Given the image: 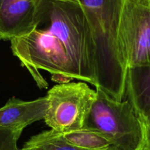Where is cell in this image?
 Wrapping results in <instances>:
<instances>
[{
	"label": "cell",
	"mask_w": 150,
	"mask_h": 150,
	"mask_svg": "<svg viewBox=\"0 0 150 150\" xmlns=\"http://www.w3.org/2000/svg\"><path fill=\"white\" fill-rule=\"evenodd\" d=\"M10 43L40 89L48 83L40 70L58 81L78 79L98 87L95 43L78 0H39L34 29Z\"/></svg>",
	"instance_id": "cell-1"
},
{
	"label": "cell",
	"mask_w": 150,
	"mask_h": 150,
	"mask_svg": "<svg viewBox=\"0 0 150 150\" xmlns=\"http://www.w3.org/2000/svg\"><path fill=\"white\" fill-rule=\"evenodd\" d=\"M95 46L98 87L117 100L126 97L127 67L120 40L125 0H78Z\"/></svg>",
	"instance_id": "cell-2"
},
{
	"label": "cell",
	"mask_w": 150,
	"mask_h": 150,
	"mask_svg": "<svg viewBox=\"0 0 150 150\" xmlns=\"http://www.w3.org/2000/svg\"><path fill=\"white\" fill-rule=\"evenodd\" d=\"M83 127L104 135L117 150H144L145 127L127 99L119 101L100 88Z\"/></svg>",
	"instance_id": "cell-3"
},
{
	"label": "cell",
	"mask_w": 150,
	"mask_h": 150,
	"mask_svg": "<svg viewBox=\"0 0 150 150\" xmlns=\"http://www.w3.org/2000/svg\"><path fill=\"white\" fill-rule=\"evenodd\" d=\"M44 121L52 130L66 133L83 128L97 98L96 89L86 82L61 83L47 94Z\"/></svg>",
	"instance_id": "cell-4"
},
{
	"label": "cell",
	"mask_w": 150,
	"mask_h": 150,
	"mask_svg": "<svg viewBox=\"0 0 150 150\" xmlns=\"http://www.w3.org/2000/svg\"><path fill=\"white\" fill-rule=\"evenodd\" d=\"M120 40L127 70L150 65V0H125Z\"/></svg>",
	"instance_id": "cell-5"
},
{
	"label": "cell",
	"mask_w": 150,
	"mask_h": 150,
	"mask_svg": "<svg viewBox=\"0 0 150 150\" xmlns=\"http://www.w3.org/2000/svg\"><path fill=\"white\" fill-rule=\"evenodd\" d=\"M39 0H3L0 3V40L29 33L35 27Z\"/></svg>",
	"instance_id": "cell-6"
},
{
	"label": "cell",
	"mask_w": 150,
	"mask_h": 150,
	"mask_svg": "<svg viewBox=\"0 0 150 150\" xmlns=\"http://www.w3.org/2000/svg\"><path fill=\"white\" fill-rule=\"evenodd\" d=\"M48 109L47 97L31 101L12 98L0 108V127L23 129L44 120Z\"/></svg>",
	"instance_id": "cell-7"
},
{
	"label": "cell",
	"mask_w": 150,
	"mask_h": 150,
	"mask_svg": "<svg viewBox=\"0 0 150 150\" xmlns=\"http://www.w3.org/2000/svg\"><path fill=\"white\" fill-rule=\"evenodd\" d=\"M146 125L150 120V65L129 68L126 79V97Z\"/></svg>",
	"instance_id": "cell-8"
},
{
	"label": "cell",
	"mask_w": 150,
	"mask_h": 150,
	"mask_svg": "<svg viewBox=\"0 0 150 150\" xmlns=\"http://www.w3.org/2000/svg\"><path fill=\"white\" fill-rule=\"evenodd\" d=\"M67 142L85 150H107L112 147L110 141L95 129L83 127L80 130L62 133Z\"/></svg>",
	"instance_id": "cell-9"
},
{
	"label": "cell",
	"mask_w": 150,
	"mask_h": 150,
	"mask_svg": "<svg viewBox=\"0 0 150 150\" xmlns=\"http://www.w3.org/2000/svg\"><path fill=\"white\" fill-rule=\"evenodd\" d=\"M21 150H85L73 146L63 134L51 129L32 136Z\"/></svg>",
	"instance_id": "cell-10"
},
{
	"label": "cell",
	"mask_w": 150,
	"mask_h": 150,
	"mask_svg": "<svg viewBox=\"0 0 150 150\" xmlns=\"http://www.w3.org/2000/svg\"><path fill=\"white\" fill-rule=\"evenodd\" d=\"M23 130L0 127V150H19L18 141Z\"/></svg>",
	"instance_id": "cell-11"
},
{
	"label": "cell",
	"mask_w": 150,
	"mask_h": 150,
	"mask_svg": "<svg viewBox=\"0 0 150 150\" xmlns=\"http://www.w3.org/2000/svg\"><path fill=\"white\" fill-rule=\"evenodd\" d=\"M144 150H150V120L145 125V146Z\"/></svg>",
	"instance_id": "cell-12"
},
{
	"label": "cell",
	"mask_w": 150,
	"mask_h": 150,
	"mask_svg": "<svg viewBox=\"0 0 150 150\" xmlns=\"http://www.w3.org/2000/svg\"><path fill=\"white\" fill-rule=\"evenodd\" d=\"M107 150H117V149H115L114 148H113V147H110L109 149H108Z\"/></svg>",
	"instance_id": "cell-13"
}]
</instances>
